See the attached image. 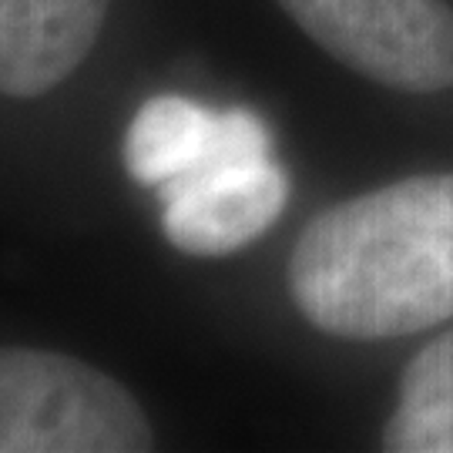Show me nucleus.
Masks as SVG:
<instances>
[{"instance_id":"f257e3e1","label":"nucleus","mask_w":453,"mask_h":453,"mask_svg":"<svg viewBox=\"0 0 453 453\" xmlns=\"http://www.w3.org/2000/svg\"><path fill=\"white\" fill-rule=\"evenodd\" d=\"M289 289L312 326L389 340L453 316V172L417 175L326 209L299 235Z\"/></svg>"},{"instance_id":"f03ea898","label":"nucleus","mask_w":453,"mask_h":453,"mask_svg":"<svg viewBox=\"0 0 453 453\" xmlns=\"http://www.w3.org/2000/svg\"><path fill=\"white\" fill-rule=\"evenodd\" d=\"M145 410L118 380L74 357L0 349V453L151 450Z\"/></svg>"},{"instance_id":"7ed1b4c3","label":"nucleus","mask_w":453,"mask_h":453,"mask_svg":"<svg viewBox=\"0 0 453 453\" xmlns=\"http://www.w3.org/2000/svg\"><path fill=\"white\" fill-rule=\"evenodd\" d=\"M340 65L396 91L453 88V11L443 0H279Z\"/></svg>"},{"instance_id":"20e7f679","label":"nucleus","mask_w":453,"mask_h":453,"mask_svg":"<svg viewBox=\"0 0 453 453\" xmlns=\"http://www.w3.org/2000/svg\"><path fill=\"white\" fill-rule=\"evenodd\" d=\"M162 192V228L188 256H228L256 242L289 202V179L269 158L209 165Z\"/></svg>"},{"instance_id":"39448f33","label":"nucleus","mask_w":453,"mask_h":453,"mask_svg":"<svg viewBox=\"0 0 453 453\" xmlns=\"http://www.w3.org/2000/svg\"><path fill=\"white\" fill-rule=\"evenodd\" d=\"M269 155L273 142L256 111H211L179 95H158L145 101L125 134V168L131 179L148 188H162L209 165Z\"/></svg>"},{"instance_id":"423d86ee","label":"nucleus","mask_w":453,"mask_h":453,"mask_svg":"<svg viewBox=\"0 0 453 453\" xmlns=\"http://www.w3.org/2000/svg\"><path fill=\"white\" fill-rule=\"evenodd\" d=\"M108 0H0V95L37 97L91 54Z\"/></svg>"},{"instance_id":"0eeeda50","label":"nucleus","mask_w":453,"mask_h":453,"mask_svg":"<svg viewBox=\"0 0 453 453\" xmlns=\"http://www.w3.org/2000/svg\"><path fill=\"white\" fill-rule=\"evenodd\" d=\"M389 453H453V333L413 359L383 430Z\"/></svg>"}]
</instances>
